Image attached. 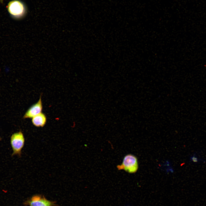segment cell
<instances>
[{"label": "cell", "instance_id": "1", "mask_svg": "<svg viewBox=\"0 0 206 206\" xmlns=\"http://www.w3.org/2000/svg\"><path fill=\"white\" fill-rule=\"evenodd\" d=\"M7 11L10 16L15 20L24 18L27 13V7L24 2L20 0L10 1L6 6Z\"/></svg>", "mask_w": 206, "mask_h": 206}, {"label": "cell", "instance_id": "2", "mask_svg": "<svg viewBox=\"0 0 206 206\" xmlns=\"http://www.w3.org/2000/svg\"><path fill=\"white\" fill-rule=\"evenodd\" d=\"M138 167L137 157L131 154H128L124 157L122 163L117 166L119 170H124L130 173H136Z\"/></svg>", "mask_w": 206, "mask_h": 206}, {"label": "cell", "instance_id": "3", "mask_svg": "<svg viewBox=\"0 0 206 206\" xmlns=\"http://www.w3.org/2000/svg\"><path fill=\"white\" fill-rule=\"evenodd\" d=\"M25 141L23 134L21 130L12 134L10 138V143L13 150L12 156L16 155L19 157H21Z\"/></svg>", "mask_w": 206, "mask_h": 206}, {"label": "cell", "instance_id": "4", "mask_svg": "<svg viewBox=\"0 0 206 206\" xmlns=\"http://www.w3.org/2000/svg\"><path fill=\"white\" fill-rule=\"evenodd\" d=\"M42 102L41 95L37 102L32 105L27 110L23 116V118H32L42 112Z\"/></svg>", "mask_w": 206, "mask_h": 206}, {"label": "cell", "instance_id": "5", "mask_svg": "<svg viewBox=\"0 0 206 206\" xmlns=\"http://www.w3.org/2000/svg\"><path fill=\"white\" fill-rule=\"evenodd\" d=\"M30 206H52V203L39 196L33 197L30 202Z\"/></svg>", "mask_w": 206, "mask_h": 206}, {"label": "cell", "instance_id": "6", "mask_svg": "<svg viewBox=\"0 0 206 206\" xmlns=\"http://www.w3.org/2000/svg\"><path fill=\"white\" fill-rule=\"evenodd\" d=\"M31 119L32 124L37 127H43L44 126L46 123L47 120L45 115L42 112Z\"/></svg>", "mask_w": 206, "mask_h": 206}, {"label": "cell", "instance_id": "7", "mask_svg": "<svg viewBox=\"0 0 206 206\" xmlns=\"http://www.w3.org/2000/svg\"><path fill=\"white\" fill-rule=\"evenodd\" d=\"M191 160L195 163H197L199 161V159L197 158L195 156V154H194L193 156L191 157Z\"/></svg>", "mask_w": 206, "mask_h": 206}, {"label": "cell", "instance_id": "8", "mask_svg": "<svg viewBox=\"0 0 206 206\" xmlns=\"http://www.w3.org/2000/svg\"><path fill=\"white\" fill-rule=\"evenodd\" d=\"M4 0H0V3L3 4V1Z\"/></svg>", "mask_w": 206, "mask_h": 206}]
</instances>
